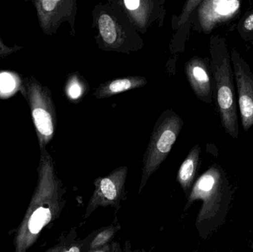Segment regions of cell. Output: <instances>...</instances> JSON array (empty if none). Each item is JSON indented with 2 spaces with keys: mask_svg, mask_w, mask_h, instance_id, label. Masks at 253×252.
<instances>
[{
  "mask_svg": "<svg viewBox=\"0 0 253 252\" xmlns=\"http://www.w3.org/2000/svg\"><path fill=\"white\" fill-rule=\"evenodd\" d=\"M40 149L37 186L13 239L14 252H28L45 228L59 218L65 207V189L54 161L46 147Z\"/></svg>",
  "mask_w": 253,
  "mask_h": 252,
  "instance_id": "1",
  "label": "cell"
},
{
  "mask_svg": "<svg viewBox=\"0 0 253 252\" xmlns=\"http://www.w3.org/2000/svg\"><path fill=\"white\" fill-rule=\"evenodd\" d=\"M233 194L225 172L216 164L211 166L195 182L184 210L190 208L195 201H202L196 222L202 238H208L225 223Z\"/></svg>",
  "mask_w": 253,
  "mask_h": 252,
  "instance_id": "2",
  "label": "cell"
},
{
  "mask_svg": "<svg viewBox=\"0 0 253 252\" xmlns=\"http://www.w3.org/2000/svg\"><path fill=\"white\" fill-rule=\"evenodd\" d=\"M212 70L216 84L217 102L224 130L233 139L239 137L237 105L233 84L230 54L225 39L219 36L211 38Z\"/></svg>",
  "mask_w": 253,
  "mask_h": 252,
  "instance_id": "3",
  "label": "cell"
},
{
  "mask_svg": "<svg viewBox=\"0 0 253 252\" xmlns=\"http://www.w3.org/2000/svg\"><path fill=\"white\" fill-rule=\"evenodd\" d=\"M19 90L29 106L39 146L46 147L54 137L57 125L51 91L34 76L22 78Z\"/></svg>",
  "mask_w": 253,
  "mask_h": 252,
  "instance_id": "4",
  "label": "cell"
},
{
  "mask_svg": "<svg viewBox=\"0 0 253 252\" xmlns=\"http://www.w3.org/2000/svg\"><path fill=\"white\" fill-rule=\"evenodd\" d=\"M182 126V119L172 111H165L159 117L143 158L139 193L145 187L150 176L159 169L169 155Z\"/></svg>",
  "mask_w": 253,
  "mask_h": 252,
  "instance_id": "5",
  "label": "cell"
},
{
  "mask_svg": "<svg viewBox=\"0 0 253 252\" xmlns=\"http://www.w3.org/2000/svg\"><path fill=\"white\" fill-rule=\"evenodd\" d=\"M127 170L126 167H119L108 176L95 180L94 192L87 204L84 214L85 218L98 207H117L120 205L124 193Z\"/></svg>",
  "mask_w": 253,
  "mask_h": 252,
  "instance_id": "6",
  "label": "cell"
},
{
  "mask_svg": "<svg viewBox=\"0 0 253 252\" xmlns=\"http://www.w3.org/2000/svg\"><path fill=\"white\" fill-rule=\"evenodd\" d=\"M230 56L237 84L242 124L245 131H248L253 126V74L236 49L232 50Z\"/></svg>",
  "mask_w": 253,
  "mask_h": 252,
  "instance_id": "7",
  "label": "cell"
},
{
  "mask_svg": "<svg viewBox=\"0 0 253 252\" xmlns=\"http://www.w3.org/2000/svg\"><path fill=\"white\" fill-rule=\"evenodd\" d=\"M33 3L40 28L46 35L56 34L61 24L71 22L75 14L76 1L73 0H36Z\"/></svg>",
  "mask_w": 253,
  "mask_h": 252,
  "instance_id": "8",
  "label": "cell"
},
{
  "mask_svg": "<svg viewBox=\"0 0 253 252\" xmlns=\"http://www.w3.org/2000/svg\"><path fill=\"white\" fill-rule=\"evenodd\" d=\"M239 0H206L199 4V20L202 29L210 33L215 25L234 18L241 9Z\"/></svg>",
  "mask_w": 253,
  "mask_h": 252,
  "instance_id": "9",
  "label": "cell"
},
{
  "mask_svg": "<svg viewBox=\"0 0 253 252\" xmlns=\"http://www.w3.org/2000/svg\"><path fill=\"white\" fill-rule=\"evenodd\" d=\"M187 78L196 96L207 103L212 101V86L208 66L199 58L190 59L185 65Z\"/></svg>",
  "mask_w": 253,
  "mask_h": 252,
  "instance_id": "10",
  "label": "cell"
},
{
  "mask_svg": "<svg viewBox=\"0 0 253 252\" xmlns=\"http://www.w3.org/2000/svg\"><path fill=\"white\" fill-rule=\"evenodd\" d=\"M147 84V80L141 76H129L117 78L101 84L94 93L96 99H105L127 90L139 88Z\"/></svg>",
  "mask_w": 253,
  "mask_h": 252,
  "instance_id": "11",
  "label": "cell"
},
{
  "mask_svg": "<svg viewBox=\"0 0 253 252\" xmlns=\"http://www.w3.org/2000/svg\"><path fill=\"white\" fill-rule=\"evenodd\" d=\"M201 149L199 145L195 146L189 152L187 158L180 166L177 174V181L181 185L187 197L194 184L195 178L199 167Z\"/></svg>",
  "mask_w": 253,
  "mask_h": 252,
  "instance_id": "12",
  "label": "cell"
},
{
  "mask_svg": "<svg viewBox=\"0 0 253 252\" xmlns=\"http://www.w3.org/2000/svg\"><path fill=\"white\" fill-rule=\"evenodd\" d=\"M99 34L105 44L109 47H118L123 41L120 25L114 18L108 13H102L98 18Z\"/></svg>",
  "mask_w": 253,
  "mask_h": 252,
  "instance_id": "13",
  "label": "cell"
},
{
  "mask_svg": "<svg viewBox=\"0 0 253 252\" xmlns=\"http://www.w3.org/2000/svg\"><path fill=\"white\" fill-rule=\"evenodd\" d=\"M122 4L132 22L141 29L145 28L153 7L151 1L126 0L122 1Z\"/></svg>",
  "mask_w": 253,
  "mask_h": 252,
  "instance_id": "14",
  "label": "cell"
},
{
  "mask_svg": "<svg viewBox=\"0 0 253 252\" xmlns=\"http://www.w3.org/2000/svg\"><path fill=\"white\" fill-rule=\"evenodd\" d=\"M87 90V84L82 77L77 74H72L68 77L65 84V91L67 97L73 102L79 101Z\"/></svg>",
  "mask_w": 253,
  "mask_h": 252,
  "instance_id": "15",
  "label": "cell"
},
{
  "mask_svg": "<svg viewBox=\"0 0 253 252\" xmlns=\"http://www.w3.org/2000/svg\"><path fill=\"white\" fill-rule=\"evenodd\" d=\"M120 226H109L106 229H104L100 232L97 234L93 238L90 244V249L93 250H98V249L102 248L104 246L106 245L108 242L111 241L116 235L119 229Z\"/></svg>",
  "mask_w": 253,
  "mask_h": 252,
  "instance_id": "16",
  "label": "cell"
},
{
  "mask_svg": "<svg viewBox=\"0 0 253 252\" xmlns=\"http://www.w3.org/2000/svg\"><path fill=\"white\" fill-rule=\"evenodd\" d=\"M201 2H202V1H200V0H198V1H196V0L194 1L193 0V1H188L186 2L184 9H183L182 13H181V16L179 17V21L178 22V26L183 25L188 19L189 16H190L191 12L197 6H199Z\"/></svg>",
  "mask_w": 253,
  "mask_h": 252,
  "instance_id": "17",
  "label": "cell"
},
{
  "mask_svg": "<svg viewBox=\"0 0 253 252\" xmlns=\"http://www.w3.org/2000/svg\"><path fill=\"white\" fill-rule=\"evenodd\" d=\"M23 47L22 46H18L14 44L13 47H10L5 44L2 39L0 38V61L1 59H4L7 56L13 54V53H16L19 50H22Z\"/></svg>",
  "mask_w": 253,
  "mask_h": 252,
  "instance_id": "18",
  "label": "cell"
},
{
  "mask_svg": "<svg viewBox=\"0 0 253 252\" xmlns=\"http://www.w3.org/2000/svg\"><path fill=\"white\" fill-rule=\"evenodd\" d=\"M243 29L246 32L253 31V13L250 14L243 22Z\"/></svg>",
  "mask_w": 253,
  "mask_h": 252,
  "instance_id": "19",
  "label": "cell"
},
{
  "mask_svg": "<svg viewBox=\"0 0 253 252\" xmlns=\"http://www.w3.org/2000/svg\"><path fill=\"white\" fill-rule=\"evenodd\" d=\"M65 248H66V247H65V246L57 245L47 250L46 252H63L65 251Z\"/></svg>",
  "mask_w": 253,
  "mask_h": 252,
  "instance_id": "20",
  "label": "cell"
},
{
  "mask_svg": "<svg viewBox=\"0 0 253 252\" xmlns=\"http://www.w3.org/2000/svg\"><path fill=\"white\" fill-rule=\"evenodd\" d=\"M63 252H81V248L80 247H79L78 245H74L71 246L69 248H65V251Z\"/></svg>",
  "mask_w": 253,
  "mask_h": 252,
  "instance_id": "21",
  "label": "cell"
},
{
  "mask_svg": "<svg viewBox=\"0 0 253 252\" xmlns=\"http://www.w3.org/2000/svg\"><path fill=\"white\" fill-rule=\"evenodd\" d=\"M93 252H106L105 251H103L102 249H98L97 251H94Z\"/></svg>",
  "mask_w": 253,
  "mask_h": 252,
  "instance_id": "22",
  "label": "cell"
},
{
  "mask_svg": "<svg viewBox=\"0 0 253 252\" xmlns=\"http://www.w3.org/2000/svg\"><path fill=\"white\" fill-rule=\"evenodd\" d=\"M251 248H252L253 252V242L252 245H251Z\"/></svg>",
  "mask_w": 253,
  "mask_h": 252,
  "instance_id": "23",
  "label": "cell"
}]
</instances>
